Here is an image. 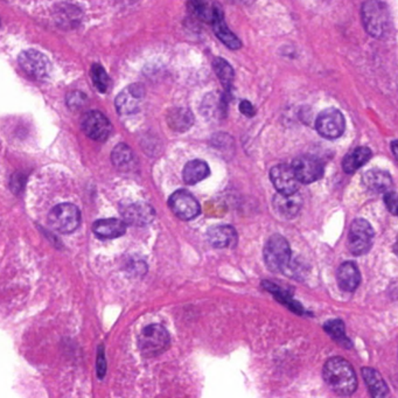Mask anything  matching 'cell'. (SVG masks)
Masks as SVG:
<instances>
[{
  "label": "cell",
  "mask_w": 398,
  "mask_h": 398,
  "mask_svg": "<svg viewBox=\"0 0 398 398\" xmlns=\"http://www.w3.org/2000/svg\"><path fill=\"white\" fill-rule=\"evenodd\" d=\"M52 228L62 234H70L79 228L81 213L72 203H61L54 207L48 216Z\"/></svg>",
  "instance_id": "5"
},
{
  "label": "cell",
  "mask_w": 398,
  "mask_h": 398,
  "mask_svg": "<svg viewBox=\"0 0 398 398\" xmlns=\"http://www.w3.org/2000/svg\"><path fill=\"white\" fill-rule=\"evenodd\" d=\"M214 70L216 75L218 76V79L223 83V86L226 88L231 86L234 79V69L225 59L218 57L214 61Z\"/></svg>",
  "instance_id": "27"
},
{
  "label": "cell",
  "mask_w": 398,
  "mask_h": 398,
  "mask_svg": "<svg viewBox=\"0 0 398 398\" xmlns=\"http://www.w3.org/2000/svg\"><path fill=\"white\" fill-rule=\"evenodd\" d=\"M19 64L23 72L37 79H48L52 72V64L48 57L35 49L23 50L19 55Z\"/></svg>",
  "instance_id": "8"
},
{
  "label": "cell",
  "mask_w": 398,
  "mask_h": 398,
  "mask_svg": "<svg viewBox=\"0 0 398 398\" xmlns=\"http://www.w3.org/2000/svg\"><path fill=\"white\" fill-rule=\"evenodd\" d=\"M189 6L193 15L205 23H216L223 19V12L214 0H189Z\"/></svg>",
  "instance_id": "16"
},
{
  "label": "cell",
  "mask_w": 398,
  "mask_h": 398,
  "mask_svg": "<svg viewBox=\"0 0 398 398\" xmlns=\"http://www.w3.org/2000/svg\"><path fill=\"white\" fill-rule=\"evenodd\" d=\"M96 236L104 240H113L117 237L123 236L126 230V226L123 221L117 218H106V220H98L95 222L93 227Z\"/></svg>",
  "instance_id": "19"
},
{
  "label": "cell",
  "mask_w": 398,
  "mask_h": 398,
  "mask_svg": "<svg viewBox=\"0 0 398 398\" xmlns=\"http://www.w3.org/2000/svg\"><path fill=\"white\" fill-rule=\"evenodd\" d=\"M339 286L345 292H353L360 285L361 274L357 264L353 262H345L338 270Z\"/></svg>",
  "instance_id": "18"
},
{
  "label": "cell",
  "mask_w": 398,
  "mask_h": 398,
  "mask_svg": "<svg viewBox=\"0 0 398 398\" xmlns=\"http://www.w3.org/2000/svg\"><path fill=\"white\" fill-rule=\"evenodd\" d=\"M84 101H86V96L79 91H74L68 95L67 104L72 109H79L83 106Z\"/></svg>",
  "instance_id": "30"
},
{
  "label": "cell",
  "mask_w": 398,
  "mask_h": 398,
  "mask_svg": "<svg viewBox=\"0 0 398 398\" xmlns=\"http://www.w3.org/2000/svg\"><path fill=\"white\" fill-rule=\"evenodd\" d=\"M362 182L369 191L375 193L388 192L392 184L390 174L382 169H370L365 173Z\"/></svg>",
  "instance_id": "20"
},
{
  "label": "cell",
  "mask_w": 398,
  "mask_h": 398,
  "mask_svg": "<svg viewBox=\"0 0 398 398\" xmlns=\"http://www.w3.org/2000/svg\"><path fill=\"white\" fill-rule=\"evenodd\" d=\"M366 30L376 39H388L392 32V19L388 5L379 0H367L361 8Z\"/></svg>",
  "instance_id": "2"
},
{
  "label": "cell",
  "mask_w": 398,
  "mask_h": 398,
  "mask_svg": "<svg viewBox=\"0 0 398 398\" xmlns=\"http://www.w3.org/2000/svg\"><path fill=\"white\" fill-rule=\"evenodd\" d=\"M325 331L328 333V335H331L332 338L337 340V341L342 342V343H350V340L345 338V325H343V321L339 319L331 320L325 325Z\"/></svg>",
  "instance_id": "29"
},
{
  "label": "cell",
  "mask_w": 398,
  "mask_h": 398,
  "mask_svg": "<svg viewBox=\"0 0 398 398\" xmlns=\"http://www.w3.org/2000/svg\"><path fill=\"white\" fill-rule=\"evenodd\" d=\"M169 125L176 131L184 132L187 131L191 128L194 122V117L192 113L184 108H176L171 110L167 117Z\"/></svg>",
  "instance_id": "24"
},
{
  "label": "cell",
  "mask_w": 398,
  "mask_h": 398,
  "mask_svg": "<svg viewBox=\"0 0 398 398\" xmlns=\"http://www.w3.org/2000/svg\"><path fill=\"white\" fill-rule=\"evenodd\" d=\"M362 376L365 379V383L368 387L369 392L372 397L382 398L386 397L389 394V389L382 376L376 372L375 369L365 367L362 369Z\"/></svg>",
  "instance_id": "22"
},
{
  "label": "cell",
  "mask_w": 398,
  "mask_h": 398,
  "mask_svg": "<svg viewBox=\"0 0 398 398\" xmlns=\"http://www.w3.org/2000/svg\"><path fill=\"white\" fill-rule=\"evenodd\" d=\"M208 240L214 248H235L237 245V233L231 226L218 225L211 227L207 233Z\"/></svg>",
  "instance_id": "15"
},
{
  "label": "cell",
  "mask_w": 398,
  "mask_h": 398,
  "mask_svg": "<svg viewBox=\"0 0 398 398\" xmlns=\"http://www.w3.org/2000/svg\"><path fill=\"white\" fill-rule=\"evenodd\" d=\"M209 176H211L209 166L207 165L206 162L199 159L187 162V165L184 166L182 171V178L187 184H196Z\"/></svg>",
  "instance_id": "23"
},
{
  "label": "cell",
  "mask_w": 398,
  "mask_h": 398,
  "mask_svg": "<svg viewBox=\"0 0 398 398\" xmlns=\"http://www.w3.org/2000/svg\"><path fill=\"white\" fill-rule=\"evenodd\" d=\"M293 172L301 184H312L323 177L325 169L323 162L312 155H301L293 160Z\"/></svg>",
  "instance_id": "10"
},
{
  "label": "cell",
  "mask_w": 398,
  "mask_h": 398,
  "mask_svg": "<svg viewBox=\"0 0 398 398\" xmlns=\"http://www.w3.org/2000/svg\"><path fill=\"white\" fill-rule=\"evenodd\" d=\"M396 144H397V142H396V140H394V142H392V144H391V146H392V152H394L395 157H397V152H396Z\"/></svg>",
  "instance_id": "35"
},
{
  "label": "cell",
  "mask_w": 398,
  "mask_h": 398,
  "mask_svg": "<svg viewBox=\"0 0 398 398\" xmlns=\"http://www.w3.org/2000/svg\"><path fill=\"white\" fill-rule=\"evenodd\" d=\"M384 202H386V206H387L388 211H390L391 214H397V196L394 191H388L386 193V196H384Z\"/></svg>",
  "instance_id": "31"
},
{
  "label": "cell",
  "mask_w": 398,
  "mask_h": 398,
  "mask_svg": "<svg viewBox=\"0 0 398 398\" xmlns=\"http://www.w3.org/2000/svg\"><path fill=\"white\" fill-rule=\"evenodd\" d=\"M240 113L247 117L255 116L256 109L249 101H242L240 104Z\"/></svg>",
  "instance_id": "33"
},
{
  "label": "cell",
  "mask_w": 398,
  "mask_h": 398,
  "mask_svg": "<svg viewBox=\"0 0 398 398\" xmlns=\"http://www.w3.org/2000/svg\"><path fill=\"white\" fill-rule=\"evenodd\" d=\"M270 179L274 188L282 194H293L299 189V181L289 165H277L270 171Z\"/></svg>",
  "instance_id": "13"
},
{
  "label": "cell",
  "mask_w": 398,
  "mask_h": 398,
  "mask_svg": "<svg viewBox=\"0 0 398 398\" xmlns=\"http://www.w3.org/2000/svg\"><path fill=\"white\" fill-rule=\"evenodd\" d=\"M370 158H372V151L369 150L368 147H357L355 150L347 154L345 159L342 160V169L345 173L353 174L354 172H357V169L367 164Z\"/></svg>",
  "instance_id": "21"
},
{
  "label": "cell",
  "mask_w": 398,
  "mask_h": 398,
  "mask_svg": "<svg viewBox=\"0 0 398 398\" xmlns=\"http://www.w3.org/2000/svg\"><path fill=\"white\" fill-rule=\"evenodd\" d=\"M303 206V199L297 192L293 194L277 193L274 198V209L284 218H296Z\"/></svg>",
  "instance_id": "14"
},
{
  "label": "cell",
  "mask_w": 398,
  "mask_h": 398,
  "mask_svg": "<svg viewBox=\"0 0 398 398\" xmlns=\"http://www.w3.org/2000/svg\"><path fill=\"white\" fill-rule=\"evenodd\" d=\"M82 130L91 140L106 142L113 132V126L108 117L100 111H89L83 116Z\"/></svg>",
  "instance_id": "9"
},
{
  "label": "cell",
  "mask_w": 398,
  "mask_h": 398,
  "mask_svg": "<svg viewBox=\"0 0 398 398\" xmlns=\"http://www.w3.org/2000/svg\"><path fill=\"white\" fill-rule=\"evenodd\" d=\"M125 220L135 226H146L154 218L153 208L147 203L137 202L125 207L123 211Z\"/></svg>",
  "instance_id": "17"
},
{
  "label": "cell",
  "mask_w": 398,
  "mask_h": 398,
  "mask_svg": "<svg viewBox=\"0 0 398 398\" xmlns=\"http://www.w3.org/2000/svg\"><path fill=\"white\" fill-rule=\"evenodd\" d=\"M213 27H214V32L215 34H216V37H218V38L220 39V41L223 42L228 48H240L242 44H240V39L237 38L236 35L228 28L226 23H225V20H218L216 23H213Z\"/></svg>",
  "instance_id": "26"
},
{
  "label": "cell",
  "mask_w": 398,
  "mask_h": 398,
  "mask_svg": "<svg viewBox=\"0 0 398 398\" xmlns=\"http://www.w3.org/2000/svg\"><path fill=\"white\" fill-rule=\"evenodd\" d=\"M145 97V88L140 83H135L125 88L116 97V109L120 115H133L140 110Z\"/></svg>",
  "instance_id": "12"
},
{
  "label": "cell",
  "mask_w": 398,
  "mask_h": 398,
  "mask_svg": "<svg viewBox=\"0 0 398 398\" xmlns=\"http://www.w3.org/2000/svg\"><path fill=\"white\" fill-rule=\"evenodd\" d=\"M169 205L174 215L184 221H191L201 211L198 200L186 191L173 193L169 198Z\"/></svg>",
  "instance_id": "11"
},
{
  "label": "cell",
  "mask_w": 398,
  "mask_h": 398,
  "mask_svg": "<svg viewBox=\"0 0 398 398\" xmlns=\"http://www.w3.org/2000/svg\"><path fill=\"white\" fill-rule=\"evenodd\" d=\"M374 240V230L368 222L357 218L350 226L348 248L355 256L365 255L370 250Z\"/></svg>",
  "instance_id": "6"
},
{
  "label": "cell",
  "mask_w": 398,
  "mask_h": 398,
  "mask_svg": "<svg viewBox=\"0 0 398 398\" xmlns=\"http://www.w3.org/2000/svg\"><path fill=\"white\" fill-rule=\"evenodd\" d=\"M111 160L117 169L120 171H128L133 165L135 154L126 144H118L111 153Z\"/></svg>",
  "instance_id": "25"
},
{
  "label": "cell",
  "mask_w": 398,
  "mask_h": 398,
  "mask_svg": "<svg viewBox=\"0 0 398 398\" xmlns=\"http://www.w3.org/2000/svg\"><path fill=\"white\" fill-rule=\"evenodd\" d=\"M104 357H103V354H98V375L100 377L103 376V374H106V362H104Z\"/></svg>",
  "instance_id": "34"
},
{
  "label": "cell",
  "mask_w": 398,
  "mask_h": 398,
  "mask_svg": "<svg viewBox=\"0 0 398 398\" xmlns=\"http://www.w3.org/2000/svg\"><path fill=\"white\" fill-rule=\"evenodd\" d=\"M323 377L327 386L340 396H350L357 390V374L350 362L342 357H332L327 361Z\"/></svg>",
  "instance_id": "1"
},
{
  "label": "cell",
  "mask_w": 398,
  "mask_h": 398,
  "mask_svg": "<svg viewBox=\"0 0 398 398\" xmlns=\"http://www.w3.org/2000/svg\"><path fill=\"white\" fill-rule=\"evenodd\" d=\"M140 348L145 357H155L164 353L169 345V335L162 325H150L140 333Z\"/></svg>",
  "instance_id": "4"
},
{
  "label": "cell",
  "mask_w": 398,
  "mask_h": 398,
  "mask_svg": "<svg viewBox=\"0 0 398 398\" xmlns=\"http://www.w3.org/2000/svg\"><path fill=\"white\" fill-rule=\"evenodd\" d=\"M25 180L26 178L23 174L20 173H17L15 176H13L11 180V188L15 191V193H19L21 189H23V186H25Z\"/></svg>",
  "instance_id": "32"
},
{
  "label": "cell",
  "mask_w": 398,
  "mask_h": 398,
  "mask_svg": "<svg viewBox=\"0 0 398 398\" xmlns=\"http://www.w3.org/2000/svg\"><path fill=\"white\" fill-rule=\"evenodd\" d=\"M264 262L272 272H285L291 263L289 242L281 235L271 236L264 247Z\"/></svg>",
  "instance_id": "3"
},
{
  "label": "cell",
  "mask_w": 398,
  "mask_h": 398,
  "mask_svg": "<svg viewBox=\"0 0 398 398\" xmlns=\"http://www.w3.org/2000/svg\"><path fill=\"white\" fill-rule=\"evenodd\" d=\"M91 77H93V82L95 86L97 88L100 93H106L108 88H109L110 79L108 74H106L104 68L102 67L101 64H95L91 67Z\"/></svg>",
  "instance_id": "28"
},
{
  "label": "cell",
  "mask_w": 398,
  "mask_h": 398,
  "mask_svg": "<svg viewBox=\"0 0 398 398\" xmlns=\"http://www.w3.org/2000/svg\"><path fill=\"white\" fill-rule=\"evenodd\" d=\"M345 117L335 108H328L316 118V129L327 140H337L345 131Z\"/></svg>",
  "instance_id": "7"
}]
</instances>
